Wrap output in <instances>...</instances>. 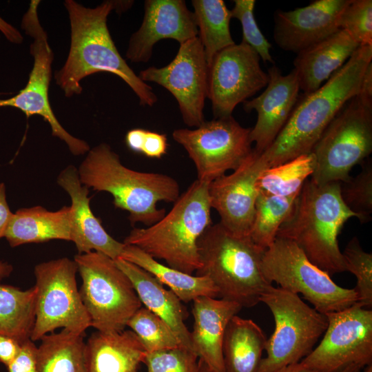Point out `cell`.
Segmentation results:
<instances>
[{
  "instance_id": "cell-1",
  "label": "cell",
  "mask_w": 372,
  "mask_h": 372,
  "mask_svg": "<svg viewBox=\"0 0 372 372\" xmlns=\"http://www.w3.org/2000/svg\"><path fill=\"white\" fill-rule=\"evenodd\" d=\"M70 23V47L63 67L54 72L56 84L65 96L82 92L81 81L95 73L110 72L132 90L140 104L152 107L158 100L153 89L143 82L121 56L107 28V17L116 1H105L95 8L65 0Z\"/></svg>"
},
{
  "instance_id": "cell-2",
  "label": "cell",
  "mask_w": 372,
  "mask_h": 372,
  "mask_svg": "<svg viewBox=\"0 0 372 372\" xmlns=\"http://www.w3.org/2000/svg\"><path fill=\"white\" fill-rule=\"evenodd\" d=\"M372 62V45H360L348 61L315 92L298 97L284 127L269 147L259 154L270 168L310 153L323 132L353 96Z\"/></svg>"
},
{
  "instance_id": "cell-3",
  "label": "cell",
  "mask_w": 372,
  "mask_h": 372,
  "mask_svg": "<svg viewBox=\"0 0 372 372\" xmlns=\"http://www.w3.org/2000/svg\"><path fill=\"white\" fill-rule=\"evenodd\" d=\"M340 182L318 185L307 179L276 237L294 242L307 258L330 276L345 271L338 237L356 217L344 203Z\"/></svg>"
},
{
  "instance_id": "cell-4",
  "label": "cell",
  "mask_w": 372,
  "mask_h": 372,
  "mask_svg": "<svg viewBox=\"0 0 372 372\" xmlns=\"http://www.w3.org/2000/svg\"><path fill=\"white\" fill-rule=\"evenodd\" d=\"M77 169L81 183L94 191L110 193L114 205L129 213L132 225H154L166 214L157 203H174L180 196L179 185L174 178L125 167L107 143L90 149Z\"/></svg>"
},
{
  "instance_id": "cell-5",
  "label": "cell",
  "mask_w": 372,
  "mask_h": 372,
  "mask_svg": "<svg viewBox=\"0 0 372 372\" xmlns=\"http://www.w3.org/2000/svg\"><path fill=\"white\" fill-rule=\"evenodd\" d=\"M209 184L196 180L160 220L147 228H134L123 243L165 260L172 268L196 272L200 267L198 240L212 224Z\"/></svg>"
},
{
  "instance_id": "cell-6",
  "label": "cell",
  "mask_w": 372,
  "mask_h": 372,
  "mask_svg": "<svg viewBox=\"0 0 372 372\" xmlns=\"http://www.w3.org/2000/svg\"><path fill=\"white\" fill-rule=\"evenodd\" d=\"M200 267L196 276H207L222 299L242 308L260 302L272 284L264 277L260 262L263 249L249 236H239L220 222L209 226L198 240Z\"/></svg>"
},
{
  "instance_id": "cell-7",
  "label": "cell",
  "mask_w": 372,
  "mask_h": 372,
  "mask_svg": "<svg viewBox=\"0 0 372 372\" xmlns=\"http://www.w3.org/2000/svg\"><path fill=\"white\" fill-rule=\"evenodd\" d=\"M316 169L311 180L318 185L344 182L349 172L372 152V97L357 94L327 125L311 152Z\"/></svg>"
},
{
  "instance_id": "cell-8",
  "label": "cell",
  "mask_w": 372,
  "mask_h": 372,
  "mask_svg": "<svg viewBox=\"0 0 372 372\" xmlns=\"http://www.w3.org/2000/svg\"><path fill=\"white\" fill-rule=\"evenodd\" d=\"M271 311L275 329L267 339L256 372H274L299 362L313 349L324 334L327 315L304 302L298 294L271 285L260 298Z\"/></svg>"
},
{
  "instance_id": "cell-9",
  "label": "cell",
  "mask_w": 372,
  "mask_h": 372,
  "mask_svg": "<svg viewBox=\"0 0 372 372\" xmlns=\"http://www.w3.org/2000/svg\"><path fill=\"white\" fill-rule=\"evenodd\" d=\"M82 279L79 289L91 327L103 332L125 329L142 303L127 276L115 260L97 251L74 256Z\"/></svg>"
},
{
  "instance_id": "cell-10",
  "label": "cell",
  "mask_w": 372,
  "mask_h": 372,
  "mask_svg": "<svg viewBox=\"0 0 372 372\" xmlns=\"http://www.w3.org/2000/svg\"><path fill=\"white\" fill-rule=\"evenodd\" d=\"M261 271L271 284L301 294L318 311L327 314L347 309L358 301L354 289L335 284L329 274L313 264L293 241L276 237L264 251Z\"/></svg>"
},
{
  "instance_id": "cell-11",
  "label": "cell",
  "mask_w": 372,
  "mask_h": 372,
  "mask_svg": "<svg viewBox=\"0 0 372 372\" xmlns=\"http://www.w3.org/2000/svg\"><path fill=\"white\" fill-rule=\"evenodd\" d=\"M77 265L67 257L34 267L35 320L30 340H41L58 328L85 333L91 327L76 283Z\"/></svg>"
},
{
  "instance_id": "cell-12",
  "label": "cell",
  "mask_w": 372,
  "mask_h": 372,
  "mask_svg": "<svg viewBox=\"0 0 372 372\" xmlns=\"http://www.w3.org/2000/svg\"><path fill=\"white\" fill-rule=\"evenodd\" d=\"M250 132L231 115L205 121L194 130H174L172 138L193 161L197 180L210 183L236 169L250 155Z\"/></svg>"
},
{
  "instance_id": "cell-13",
  "label": "cell",
  "mask_w": 372,
  "mask_h": 372,
  "mask_svg": "<svg viewBox=\"0 0 372 372\" xmlns=\"http://www.w3.org/2000/svg\"><path fill=\"white\" fill-rule=\"evenodd\" d=\"M40 1L32 0L23 14L21 27L32 39L30 54L33 65L26 85L14 96L0 99V107H12L22 111L27 117L41 116L50 126L52 134L65 142L71 153L82 155L90 149L88 143L73 136L59 122L49 101V87L52 79L54 53L49 45L48 34L38 17Z\"/></svg>"
},
{
  "instance_id": "cell-14",
  "label": "cell",
  "mask_w": 372,
  "mask_h": 372,
  "mask_svg": "<svg viewBox=\"0 0 372 372\" xmlns=\"http://www.w3.org/2000/svg\"><path fill=\"white\" fill-rule=\"evenodd\" d=\"M326 315L328 324L322 339L300 362L325 372L372 363L371 309L356 302Z\"/></svg>"
},
{
  "instance_id": "cell-15",
  "label": "cell",
  "mask_w": 372,
  "mask_h": 372,
  "mask_svg": "<svg viewBox=\"0 0 372 372\" xmlns=\"http://www.w3.org/2000/svg\"><path fill=\"white\" fill-rule=\"evenodd\" d=\"M260 58L241 41L218 52L208 65L207 97L214 118L229 116L235 107L265 87L269 76Z\"/></svg>"
},
{
  "instance_id": "cell-16",
  "label": "cell",
  "mask_w": 372,
  "mask_h": 372,
  "mask_svg": "<svg viewBox=\"0 0 372 372\" xmlns=\"http://www.w3.org/2000/svg\"><path fill=\"white\" fill-rule=\"evenodd\" d=\"M208 64L198 37L179 45L174 59L162 68L149 67L138 74L143 82H154L176 99L184 123L198 127L205 120Z\"/></svg>"
},
{
  "instance_id": "cell-17",
  "label": "cell",
  "mask_w": 372,
  "mask_h": 372,
  "mask_svg": "<svg viewBox=\"0 0 372 372\" xmlns=\"http://www.w3.org/2000/svg\"><path fill=\"white\" fill-rule=\"evenodd\" d=\"M254 149L247 159L231 174L223 175L210 183L211 208L220 217V223L230 232L249 236L254 219L258 191L256 180L267 168Z\"/></svg>"
},
{
  "instance_id": "cell-18",
  "label": "cell",
  "mask_w": 372,
  "mask_h": 372,
  "mask_svg": "<svg viewBox=\"0 0 372 372\" xmlns=\"http://www.w3.org/2000/svg\"><path fill=\"white\" fill-rule=\"evenodd\" d=\"M351 0H315L308 6L274 14L273 39L283 50L299 53L340 29V16Z\"/></svg>"
},
{
  "instance_id": "cell-19",
  "label": "cell",
  "mask_w": 372,
  "mask_h": 372,
  "mask_svg": "<svg viewBox=\"0 0 372 372\" xmlns=\"http://www.w3.org/2000/svg\"><path fill=\"white\" fill-rule=\"evenodd\" d=\"M144 17L137 31L131 36L126 58L134 63H147L154 45L171 39L179 44L198 37L193 12L184 0H146Z\"/></svg>"
},
{
  "instance_id": "cell-20",
  "label": "cell",
  "mask_w": 372,
  "mask_h": 372,
  "mask_svg": "<svg viewBox=\"0 0 372 372\" xmlns=\"http://www.w3.org/2000/svg\"><path fill=\"white\" fill-rule=\"evenodd\" d=\"M269 82L258 96L243 103L247 112L256 110L257 121L251 129L250 140L255 143L254 150L261 154L278 136L287 122L298 99L300 85L294 70L283 75L273 65L267 70Z\"/></svg>"
},
{
  "instance_id": "cell-21",
  "label": "cell",
  "mask_w": 372,
  "mask_h": 372,
  "mask_svg": "<svg viewBox=\"0 0 372 372\" xmlns=\"http://www.w3.org/2000/svg\"><path fill=\"white\" fill-rule=\"evenodd\" d=\"M57 183L71 198V241L79 254L97 251L114 260L118 258L125 245L113 238L94 215L90 205L89 188L81 183L78 169L68 166L59 174Z\"/></svg>"
},
{
  "instance_id": "cell-22",
  "label": "cell",
  "mask_w": 372,
  "mask_h": 372,
  "mask_svg": "<svg viewBox=\"0 0 372 372\" xmlns=\"http://www.w3.org/2000/svg\"><path fill=\"white\" fill-rule=\"evenodd\" d=\"M192 302L194 323L190 332L191 349L216 372H225L224 333L230 320L242 307L234 302L208 296L198 297Z\"/></svg>"
},
{
  "instance_id": "cell-23",
  "label": "cell",
  "mask_w": 372,
  "mask_h": 372,
  "mask_svg": "<svg viewBox=\"0 0 372 372\" xmlns=\"http://www.w3.org/2000/svg\"><path fill=\"white\" fill-rule=\"evenodd\" d=\"M359 44L339 30L319 43L300 52L293 70L304 94L315 92L338 70L358 48Z\"/></svg>"
},
{
  "instance_id": "cell-24",
  "label": "cell",
  "mask_w": 372,
  "mask_h": 372,
  "mask_svg": "<svg viewBox=\"0 0 372 372\" xmlns=\"http://www.w3.org/2000/svg\"><path fill=\"white\" fill-rule=\"evenodd\" d=\"M114 260L131 280L145 307L167 324L181 347L192 350L190 332L184 322L187 313L178 296L140 267L121 258Z\"/></svg>"
},
{
  "instance_id": "cell-25",
  "label": "cell",
  "mask_w": 372,
  "mask_h": 372,
  "mask_svg": "<svg viewBox=\"0 0 372 372\" xmlns=\"http://www.w3.org/2000/svg\"><path fill=\"white\" fill-rule=\"evenodd\" d=\"M146 353L132 330L96 331L85 342L87 372H138Z\"/></svg>"
},
{
  "instance_id": "cell-26",
  "label": "cell",
  "mask_w": 372,
  "mask_h": 372,
  "mask_svg": "<svg viewBox=\"0 0 372 372\" xmlns=\"http://www.w3.org/2000/svg\"><path fill=\"white\" fill-rule=\"evenodd\" d=\"M71 223L70 206L55 211L42 206L23 207L13 213L3 237L11 247L52 240L71 241Z\"/></svg>"
},
{
  "instance_id": "cell-27",
  "label": "cell",
  "mask_w": 372,
  "mask_h": 372,
  "mask_svg": "<svg viewBox=\"0 0 372 372\" xmlns=\"http://www.w3.org/2000/svg\"><path fill=\"white\" fill-rule=\"evenodd\" d=\"M267 338L253 320L234 316L225 329L223 356L225 372H256Z\"/></svg>"
},
{
  "instance_id": "cell-28",
  "label": "cell",
  "mask_w": 372,
  "mask_h": 372,
  "mask_svg": "<svg viewBox=\"0 0 372 372\" xmlns=\"http://www.w3.org/2000/svg\"><path fill=\"white\" fill-rule=\"evenodd\" d=\"M119 258L151 273L182 302H189L200 296H218L217 289L207 276H193L163 265L137 247L125 245Z\"/></svg>"
},
{
  "instance_id": "cell-29",
  "label": "cell",
  "mask_w": 372,
  "mask_h": 372,
  "mask_svg": "<svg viewBox=\"0 0 372 372\" xmlns=\"http://www.w3.org/2000/svg\"><path fill=\"white\" fill-rule=\"evenodd\" d=\"M84 337L64 329L42 337L37 351L39 372H87Z\"/></svg>"
},
{
  "instance_id": "cell-30",
  "label": "cell",
  "mask_w": 372,
  "mask_h": 372,
  "mask_svg": "<svg viewBox=\"0 0 372 372\" xmlns=\"http://www.w3.org/2000/svg\"><path fill=\"white\" fill-rule=\"evenodd\" d=\"M36 288L0 285V334L22 344L30 339L35 320Z\"/></svg>"
},
{
  "instance_id": "cell-31",
  "label": "cell",
  "mask_w": 372,
  "mask_h": 372,
  "mask_svg": "<svg viewBox=\"0 0 372 372\" xmlns=\"http://www.w3.org/2000/svg\"><path fill=\"white\" fill-rule=\"evenodd\" d=\"M192 4L209 65L218 52L235 44L229 28L231 11L223 0H192Z\"/></svg>"
},
{
  "instance_id": "cell-32",
  "label": "cell",
  "mask_w": 372,
  "mask_h": 372,
  "mask_svg": "<svg viewBox=\"0 0 372 372\" xmlns=\"http://www.w3.org/2000/svg\"><path fill=\"white\" fill-rule=\"evenodd\" d=\"M316 169L312 152L302 154L282 164L263 170L256 187L258 192L281 197H296Z\"/></svg>"
},
{
  "instance_id": "cell-33",
  "label": "cell",
  "mask_w": 372,
  "mask_h": 372,
  "mask_svg": "<svg viewBox=\"0 0 372 372\" xmlns=\"http://www.w3.org/2000/svg\"><path fill=\"white\" fill-rule=\"evenodd\" d=\"M296 197H281L258 192L249 236L263 250L274 242L278 231L289 216Z\"/></svg>"
},
{
  "instance_id": "cell-34",
  "label": "cell",
  "mask_w": 372,
  "mask_h": 372,
  "mask_svg": "<svg viewBox=\"0 0 372 372\" xmlns=\"http://www.w3.org/2000/svg\"><path fill=\"white\" fill-rule=\"evenodd\" d=\"M127 326L139 338L146 352L181 347L167 324L145 307L134 313Z\"/></svg>"
},
{
  "instance_id": "cell-35",
  "label": "cell",
  "mask_w": 372,
  "mask_h": 372,
  "mask_svg": "<svg viewBox=\"0 0 372 372\" xmlns=\"http://www.w3.org/2000/svg\"><path fill=\"white\" fill-rule=\"evenodd\" d=\"M355 177L340 182V196L345 205L361 223L371 220L372 214V161L366 158Z\"/></svg>"
},
{
  "instance_id": "cell-36",
  "label": "cell",
  "mask_w": 372,
  "mask_h": 372,
  "mask_svg": "<svg viewBox=\"0 0 372 372\" xmlns=\"http://www.w3.org/2000/svg\"><path fill=\"white\" fill-rule=\"evenodd\" d=\"M346 271L356 278L354 288L357 303L362 307H372V254L364 251L357 237H353L342 252Z\"/></svg>"
},
{
  "instance_id": "cell-37",
  "label": "cell",
  "mask_w": 372,
  "mask_h": 372,
  "mask_svg": "<svg viewBox=\"0 0 372 372\" xmlns=\"http://www.w3.org/2000/svg\"><path fill=\"white\" fill-rule=\"evenodd\" d=\"M231 11V18L237 19L242 30V42L251 47L263 62L273 64L270 53L271 44L259 29L254 17L255 0H234Z\"/></svg>"
},
{
  "instance_id": "cell-38",
  "label": "cell",
  "mask_w": 372,
  "mask_h": 372,
  "mask_svg": "<svg viewBox=\"0 0 372 372\" xmlns=\"http://www.w3.org/2000/svg\"><path fill=\"white\" fill-rule=\"evenodd\" d=\"M339 25L359 45H372V1L351 0L340 16Z\"/></svg>"
},
{
  "instance_id": "cell-39",
  "label": "cell",
  "mask_w": 372,
  "mask_h": 372,
  "mask_svg": "<svg viewBox=\"0 0 372 372\" xmlns=\"http://www.w3.org/2000/svg\"><path fill=\"white\" fill-rule=\"evenodd\" d=\"M198 358L191 349L179 347L147 352L143 363L148 372H198Z\"/></svg>"
},
{
  "instance_id": "cell-40",
  "label": "cell",
  "mask_w": 372,
  "mask_h": 372,
  "mask_svg": "<svg viewBox=\"0 0 372 372\" xmlns=\"http://www.w3.org/2000/svg\"><path fill=\"white\" fill-rule=\"evenodd\" d=\"M37 347L30 339L21 344L15 358L7 366L8 372H39Z\"/></svg>"
},
{
  "instance_id": "cell-41",
  "label": "cell",
  "mask_w": 372,
  "mask_h": 372,
  "mask_svg": "<svg viewBox=\"0 0 372 372\" xmlns=\"http://www.w3.org/2000/svg\"><path fill=\"white\" fill-rule=\"evenodd\" d=\"M167 145L165 134L147 130L141 154L149 158H160L166 154Z\"/></svg>"
},
{
  "instance_id": "cell-42",
  "label": "cell",
  "mask_w": 372,
  "mask_h": 372,
  "mask_svg": "<svg viewBox=\"0 0 372 372\" xmlns=\"http://www.w3.org/2000/svg\"><path fill=\"white\" fill-rule=\"evenodd\" d=\"M21 344L13 338L0 334V362L6 366L15 358Z\"/></svg>"
},
{
  "instance_id": "cell-43",
  "label": "cell",
  "mask_w": 372,
  "mask_h": 372,
  "mask_svg": "<svg viewBox=\"0 0 372 372\" xmlns=\"http://www.w3.org/2000/svg\"><path fill=\"white\" fill-rule=\"evenodd\" d=\"M13 213L10 211L6 200V186L3 183H0V238L4 236L6 230L12 217Z\"/></svg>"
},
{
  "instance_id": "cell-44",
  "label": "cell",
  "mask_w": 372,
  "mask_h": 372,
  "mask_svg": "<svg viewBox=\"0 0 372 372\" xmlns=\"http://www.w3.org/2000/svg\"><path fill=\"white\" fill-rule=\"evenodd\" d=\"M362 367L358 365H349L345 367L341 368L336 371H330V372H361ZM274 372H325L320 371L313 368L307 366L302 363L297 362L295 364H290L285 367H283Z\"/></svg>"
},
{
  "instance_id": "cell-45",
  "label": "cell",
  "mask_w": 372,
  "mask_h": 372,
  "mask_svg": "<svg viewBox=\"0 0 372 372\" xmlns=\"http://www.w3.org/2000/svg\"><path fill=\"white\" fill-rule=\"evenodd\" d=\"M146 131L145 129L134 128L127 132L125 141L130 150L136 153H141Z\"/></svg>"
},
{
  "instance_id": "cell-46",
  "label": "cell",
  "mask_w": 372,
  "mask_h": 372,
  "mask_svg": "<svg viewBox=\"0 0 372 372\" xmlns=\"http://www.w3.org/2000/svg\"><path fill=\"white\" fill-rule=\"evenodd\" d=\"M0 31L3 32L6 38L11 43L19 44L23 41V36L21 32L1 17Z\"/></svg>"
},
{
  "instance_id": "cell-47",
  "label": "cell",
  "mask_w": 372,
  "mask_h": 372,
  "mask_svg": "<svg viewBox=\"0 0 372 372\" xmlns=\"http://www.w3.org/2000/svg\"><path fill=\"white\" fill-rule=\"evenodd\" d=\"M358 94L372 97V62L367 66L364 72Z\"/></svg>"
},
{
  "instance_id": "cell-48",
  "label": "cell",
  "mask_w": 372,
  "mask_h": 372,
  "mask_svg": "<svg viewBox=\"0 0 372 372\" xmlns=\"http://www.w3.org/2000/svg\"><path fill=\"white\" fill-rule=\"evenodd\" d=\"M13 270V267L11 265L6 262L0 261V281L8 277Z\"/></svg>"
},
{
  "instance_id": "cell-49",
  "label": "cell",
  "mask_w": 372,
  "mask_h": 372,
  "mask_svg": "<svg viewBox=\"0 0 372 372\" xmlns=\"http://www.w3.org/2000/svg\"><path fill=\"white\" fill-rule=\"evenodd\" d=\"M198 372H216L203 360L198 358Z\"/></svg>"
},
{
  "instance_id": "cell-50",
  "label": "cell",
  "mask_w": 372,
  "mask_h": 372,
  "mask_svg": "<svg viewBox=\"0 0 372 372\" xmlns=\"http://www.w3.org/2000/svg\"><path fill=\"white\" fill-rule=\"evenodd\" d=\"M362 369H364L363 371L361 372H372V363L366 365Z\"/></svg>"
}]
</instances>
